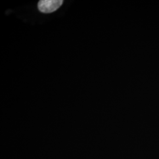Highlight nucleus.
Instances as JSON below:
<instances>
[{
	"label": "nucleus",
	"mask_w": 159,
	"mask_h": 159,
	"mask_svg": "<svg viewBox=\"0 0 159 159\" xmlns=\"http://www.w3.org/2000/svg\"><path fill=\"white\" fill-rule=\"evenodd\" d=\"M62 0H41L38 3L40 12L51 13L56 11L63 4Z\"/></svg>",
	"instance_id": "1"
}]
</instances>
